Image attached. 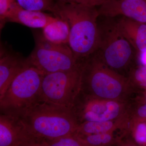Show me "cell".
Returning <instances> with one entry per match:
<instances>
[{"mask_svg": "<svg viewBox=\"0 0 146 146\" xmlns=\"http://www.w3.org/2000/svg\"><path fill=\"white\" fill-rule=\"evenodd\" d=\"M129 120L146 122V103L139 104L136 109L130 108Z\"/></svg>", "mask_w": 146, "mask_h": 146, "instance_id": "cell-22", "label": "cell"}, {"mask_svg": "<svg viewBox=\"0 0 146 146\" xmlns=\"http://www.w3.org/2000/svg\"><path fill=\"white\" fill-rule=\"evenodd\" d=\"M81 89L80 65L74 70L44 75L39 100L71 109Z\"/></svg>", "mask_w": 146, "mask_h": 146, "instance_id": "cell-7", "label": "cell"}, {"mask_svg": "<svg viewBox=\"0 0 146 146\" xmlns=\"http://www.w3.org/2000/svg\"><path fill=\"white\" fill-rule=\"evenodd\" d=\"M136 101L139 104L146 103V91H144L143 94L140 97L137 98Z\"/></svg>", "mask_w": 146, "mask_h": 146, "instance_id": "cell-26", "label": "cell"}, {"mask_svg": "<svg viewBox=\"0 0 146 146\" xmlns=\"http://www.w3.org/2000/svg\"><path fill=\"white\" fill-rule=\"evenodd\" d=\"M16 116L31 138L50 141L75 134L79 125L72 110L38 100Z\"/></svg>", "mask_w": 146, "mask_h": 146, "instance_id": "cell-2", "label": "cell"}, {"mask_svg": "<svg viewBox=\"0 0 146 146\" xmlns=\"http://www.w3.org/2000/svg\"><path fill=\"white\" fill-rule=\"evenodd\" d=\"M120 32L134 50L146 52V24L121 16L116 21Z\"/></svg>", "mask_w": 146, "mask_h": 146, "instance_id": "cell-13", "label": "cell"}, {"mask_svg": "<svg viewBox=\"0 0 146 146\" xmlns=\"http://www.w3.org/2000/svg\"><path fill=\"white\" fill-rule=\"evenodd\" d=\"M129 113L117 119L105 121L84 122L79 124L76 134L79 136L115 132L118 129L126 130Z\"/></svg>", "mask_w": 146, "mask_h": 146, "instance_id": "cell-14", "label": "cell"}, {"mask_svg": "<svg viewBox=\"0 0 146 146\" xmlns=\"http://www.w3.org/2000/svg\"><path fill=\"white\" fill-rule=\"evenodd\" d=\"M31 138L19 117L1 113L0 146H22Z\"/></svg>", "mask_w": 146, "mask_h": 146, "instance_id": "cell-11", "label": "cell"}, {"mask_svg": "<svg viewBox=\"0 0 146 146\" xmlns=\"http://www.w3.org/2000/svg\"><path fill=\"white\" fill-rule=\"evenodd\" d=\"M69 2L82 4L91 6L99 7L108 0H57Z\"/></svg>", "mask_w": 146, "mask_h": 146, "instance_id": "cell-23", "label": "cell"}, {"mask_svg": "<svg viewBox=\"0 0 146 146\" xmlns=\"http://www.w3.org/2000/svg\"><path fill=\"white\" fill-rule=\"evenodd\" d=\"M58 18L44 11L26 10L16 2L7 14V22L17 23L33 28H44Z\"/></svg>", "mask_w": 146, "mask_h": 146, "instance_id": "cell-12", "label": "cell"}, {"mask_svg": "<svg viewBox=\"0 0 146 146\" xmlns=\"http://www.w3.org/2000/svg\"><path fill=\"white\" fill-rule=\"evenodd\" d=\"M130 108L128 102L98 98L80 91L71 110L80 124L117 119L128 115Z\"/></svg>", "mask_w": 146, "mask_h": 146, "instance_id": "cell-8", "label": "cell"}, {"mask_svg": "<svg viewBox=\"0 0 146 146\" xmlns=\"http://www.w3.org/2000/svg\"><path fill=\"white\" fill-rule=\"evenodd\" d=\"M22 146H47L44 142L41 140L31 138Z\"/></svg>", "mask_w": 146, "mask_h": 146, "instance_id": "cell-24", "label": "cell"}, {"mask_svg": "<svg viewBox=\"0 0 146 146\" xmlns=\"http://www.w3.org/2000/svg\"><path fill=\"white\" fill-rule=\"evenodd\" d=\"M29 66L30 65L27 58L1 44L0 98L3 96L14 80Z\"/></svg>", "mask_w": 146, "mask_h": 146, "instance_id": "cell-9", "label": "cell"}, {"mask_svg": "<svg viewBox=\"0 0 146 146\" xmlns=\"http://www.w3.org/2000/svg\"><path fill=\"white\" fill-rule=\"evenodd\" d=\"M129 79L134 89L136 88L146 91V66L141 65L131 69Z\"/></svg>", "mask_w": 146, "mask_h": 146, "instance_id": "cell-19", "label": "cell"}, {"mask_svg": "<svg viewBox=\"0 0 146 146\" xmlns=\"http://www.w3.org/2000/svg\"><path fill=\"white\" fill-rule=\"evenodd\" d=\"M44 75L32 66L24 70L0 98L1 113L16 115L38 100Z\"/></svg>", "mask_w": 146, "mask_h": 146, "instance_id": "cell-5", "label": "cell"}, {"mask_svg": "<svg viewBox=\"0 0 146 146\" xmlns=\"http://www.w3.org/2000/svg\"><path fill=\"white\" fill-rule=\"evenodd\" d=\"M78 136L91 146H113L120 142L115 132Z\"/></svg>", "mask_w": 146, "mask_h": 146, "instance_id": "cell-16", "label": "cell"}, {"mask_svg": "<svg viewBox=\"0 0 146 146\" xmlns=\"http://www.w3.org/2000/svg\"><path fill=\"white\" fill-rule=\"evenodd\" d=\"M81 91L103 99L128 102L135 90L128 78L108 67L96 51L80 61Z\"/></svg>", "mask_w": 146, "mask_h": 146, "instance_id": "cell-3", "label": "cell"}, {"mask_svg": "<svg viewBox=\"0 0 146 146\" xmlns=\"http://www.w3.org/2000/svg\"><path fill=\"white\" fill-rule=\"evenodd\" d=\"M98 9L100 16H121L146 24V0H108Z\"/></svg>", "mask_w": 146, "mask_h": 146, "instance_id": "cell-10", "label": "cell"}, {"mask_svg": "<svg viewBox=\"0 0 146 146\" xmlns=\"http://www.w3.org/2000/svg\"><path fill=\"white\" fill-rule=\"evenodd\" d=\"M27 59L31 66L44 75L74 70L80 65L68 44L52 43L42 34L35 36V46Z\"/></svg>", "mask_w": 146, "mask_h": 146, "instance_id": "cell-6", "label": "cell"}, {"mask_svg": "<svg viewBox=\"0 0 146 146\" xmlns=\"http://www.w3.org/2000/svg\"><path fill=\"white\" fill-rule=\"evenodd\" d=\"M70 28L65 21L58 19L43 29L44 37L50 42L57 44H68Z\"/></svg>", "mask_w": 146, "mask_h": 146, "instance_id": "cell-15", "label": "cell"}, {"mask_svg": "<svg viewBox=\"0 0 146 146\" xmlns=\"http://www.w3.org/2000/svg\"><path fill=\"white\" fill-rule=\"evenodd\" d=\"M52 13L68 24V45L79 62L97 50L99 37L98 7L57 1Z\"/></svg>", "mask_w": 146, "mask_h": 146, "instance_id": "cell-1", "label": "cell"}, {"mask_svg": "<svg viewBox=\"0 0 146 146\" xmlns=\"http://www.w3.org/2000/svg\"><path fill=\"white\" fill-rule=\"evenodd\" d=\"M47 146H91L76 134L50 141H43Z\"/></svg>", "mask_w": 146, "mask_h": 146, "instance_id": "cell-20", "label": "cell"}, {"mask_svg": "<svg viewBox=\"0 0 146 146\" xmlns=\"http://www.w3.org/2000/svg\"><path fill=\"white\" fill-rule=\"evenodd\" d=\"M119 146H139L135 143L131 139L123 141H120Z\"/></svg>", "mask_w": 146, "mask_h": 146, "instance_id": "cell-25", "label": "cell"}, {"mask_svg": "<svg viewBox=\"0 0 146 146\" xmlns=\"http://www.w3.org/2000/svg\"><path fill=\"white\" fill-rule=\"evenodd\" d=\"M106 18V21L99 23V37L96 51L105 64L118 72L130 66L135 50L120 32L116 21Z\"/></svg>", "mask_w": 146, "mask_h": 146, "instance_id": "cell-4", "label": "cell"}, {"mask_svg": "<svg viewBox=\"0 0 146 146\" xmlns=\"http://www.w3.org/2000/svg\"><path fill=\"white\" fill-rule=\"evenodd\" d=\"M126 131L138 145L146 146V122L129 120Z\"/></svg>", "mask_w": 146, "mask_h": 146, "instance_id": "cell-17", "label": "cell"}, {"mask_svg": "<svg viewBox=\"0 0 146 146\" xmlns=\"http://www.w3.org/2000/svg\"><path fill=\"white\" fill-rule=\"evenodd\" d=\"M22 8L26 10L52 12L55 3L54 0H16Z\"/></svg>", "mask_w": 146, "mask_h": 146, "instance_id": "cell-18", "label": "cell"}, {"mask_svg": "<svg viewBox=\"0 0 146 146\" xmlns=\"http://www.w3.org/2000/svg\"><path fill=\"white\" fill-rule=\"evenodd\" d=\"M16 0H0V28L1 30L6 23L7 14L16 2Z\"/></svg>", "mask_w": 146, "mask_h": 146, "instance_id": "cell-21", "label": "cell"}]
</instances>
